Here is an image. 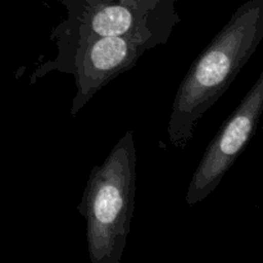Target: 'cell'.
<instances>
[{
	"mask_svg": "<svg viewBox=\"0 0 263 263\" xmlns=\"http://www.w3.org/2000/svg\"><path fill=\"white\" fill-rule=\"evenodd\" d=\"M263 39V0H248L193 62L171 108L168 141L184 149L204 113L230 87Z\"/></svg>",
	"mask_w": 263,
	"mask_h": 263,
	"instance_id": "cell-1",
	"label": "cell"
},
{
	"mask_svg": "<svg viewBox=\"0 0 263 263\" xmlns=\"http://www.w3.org/2000/svg\"><path fill=\"white\" fill-rule=\"evenodd\" d=\"M135 190L136 148L127 130L104 162L92 167L77 207L86 220L91 263H120L131 230Z\"/></svg>",
	"mask_w": 263,
	"mask_h": 263,
	"instance_id": "cell-2",
	"label": "cell"
},
{
	"mask_svg": "<svg viewBox=\"0 0 263 263\" xmlns=\"http://www.w3.org/2000/svg\"><path fill=\"white\" fill-rule=\"evenodd\" d=\"M263 112V72L205 149L186 190L187 205L207 199L256 133Z\"/></svg>",
	"mask_w": 263,
	"mask_h": 263,
	"instance_id": "cell-5",
	"label": "cell"
},
{
	"mask_svg": "<svg viewBox=\"0 0 263 263\" xmlns=\"http://www.w3.org/2000/svg\"><path fill=\"white\" fill-rule=\"evenodd\" d=\"M67 17L53 28L57 50L102 36L139 31L172 32L181 22L176 0H58Z\"/></svg>",
	"mask_w": 263,
	"mask_h": 263,
	"instance_id": "cell-4",
	"label": "cell"
},
{
	"mask_svg": "<svg viewBox=\"0 0 263 263\" xmlns=\"http://www.w3.org/2000/svg\"><path fill=\"white\" fill-rule=\"evenodd\" d=\"M171 33L168 31H139L80 41L59 49L53 61L36 67L30 84H35L51 72L71 74L76 92L69 112L74 117L108 82L130 71L145 51L167 44Z\"/></svg>",
	"mask_w": 263,
	"mask_h": 263,
	"instance_id": "cell-3",
	"label": "cell"
}]
</instances>
